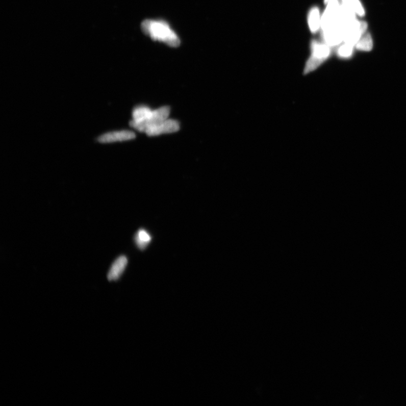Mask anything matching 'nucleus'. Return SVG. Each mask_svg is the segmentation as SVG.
Listing matches in <instances>:
<instances>
[{
  "label": "nucleus",
  "mask_w": 406,
  "mask_h": 406,
  "mask_svg": "<svg viewBox=\"0 0 406 406\" xmlns=\"http://www.w3.org/2000/svg\"><path fill=\"white\" fill-rule=\"evenodd\" d=\"M141 29L144 34L154 41L163 42L171 47H175L180 45V40L177 34L163 20H144Z\"/></svg>",
  "instance_id": "1"
},
{
  "label": "nucleus",
  "mask_w": 406,
  "mask_h": 406,
  "mask_svg": "<svg viewBox=\"0 0 406 406\" xmlns=\"http://www.w3.org/2000/svg\"><path fill=\"white\" fill-rule=\"evenodd\" d=\"M331 47L325 42L316 40L312 42L311 55L304 65L303 73L308 75L316 71L329 58L331 54Z\"/></svg>",
  "instance_id": "2"
},
{
  "label": "nucleus",
  "mask_w": 406,
  "mask_h": 406,
  "mask_svg": "<svg viewBox=\"0 0 406 406\" xmlns=\"http://www.w3.org/2000/svg\"><path fill=\"white\" fill-rule=\"evenodd\" d=\"M170 114V108L168 106H164L152 111L151 114L147 118L141 121L136 122L132 120L130 125L135 130L145 132L149 128L156 126L160 122L167 120Z\"/></svg>",
  "instance_id": "3"
},
{
  "label": "nucleus",
  "mask_w": 406,
  "mask_h": 406,
  "mask_svg": "<svg viewBox=\"0 0 406 406\" xmlns=\"http://www.w3.org/2000/svg\"><path fill=\"white\" fill-rule=\"evenodd\" d=\"M367 23L365 21L355 19L343 28L344 42L355 46L367 30Z\"/></svg>",
  "instance_id": "4"
},
{
  "label": "nucleus",
  "mask_w": 406,
  "mask_h": 406,
  "mask_svg": "<svg viewBox=\"0 0 406 406\" xmlns=\"http://www.w3.org/2000/svg\"><path fill=\"white\" fill-rule=\"evenodd\" d=\"M341 3L339 0H329L322 15L321 29L326 30L338 23V18Z\"/></svg>",
  "instance_id": "5"
},
{
  "label": "nucleus",
  "mask_w": 406,
  "mask_h": 406,
  "mask_svg": "<svg viewBox=\"0 0 406 406\" xmlns=\"http://www.w3.org/2000/svg\"><path fill=\"white\" fill-rule=\"evenodd\" d=\"M180 124L177 121L167 119L159 124L148 128L145 132L148 136H156L166 133H172L179 131Z\"/></svg>",
  "instance_id": "6"
},
{
  "label": "nucleus",
  "mask_w": 406,
  "mask_h": 406,
  "mask_svg": "<svg viewBox=\"0 0 406 406\" xmlns=\"http://www.w3.org/2000/svg\"><path fill=\"white\" fill-rule=\"evenodd\" d=\"M322 31L324 41L330 47L338 46L344 42L343 29L339 24Z\"/></svg>",
  "instance_id": "7"
},
{
  "label": "nucleus",
  "mask_w": 406,
  "mask_h": 406,
  "mask_svg": "<svg viewBox=\"0 0 406 406\" xmlns=\"http://www.w3.org/2000/svg\"><path fill=\"white\" fill-rule=\"evenodd\" d=\"M134 132L130 131H120L105 133L97 138V141L102 143L122 142L133 140L135 138Z\"/></svg>",
  "instance_id": "8"
},
{
  "label": "nucleus",
  "mask_w": 406,
  "mask_h": 406,
  "mask_svg": "<svg viewBox=\"0 0 406 406\" xmlns=\"http://www.w3.org/2000/svg\"><path fill=\"white\" fill-rule=\"evenodd\" d=\"M128 260L125 256H122L117 258L112 265L108 274L110 281L118 280L126 268Z\"/></svg>",
  "instance_id": "9"
},
{
  "label": "nucleus",
  "mask_w": 406,
  "mask_h": 406,
  "mask_svg": "<svg viewBox=\"0 0 406 406\" xmlns=\"http://www.w3.org/2000/svg\"><path fill=\"white\" fill-rule=\"evenodd\" d=\"M321 18L322 15L320 14L318 7H313L310 10L308 17V23L311 33L316 34L320 29H321Z\"/></svg>",
  "instance_id": "10"
},
{
  "label": "nucleus",
  "mask_w": 406,
  "mask_h": 406,
  "mask_svg": "<svg viewBox=\"0 0 406 406\" xmlns=\"http://www.w3.org/2000/svg\"><path fill=\"white\" fill-rule=\"evenodd\" d=\"M135 240L138 248L143 250L150 243L151 237L145 230L140 229L135 235Z\"/></svg>",
  "instance_id": "11"
},
{
  "label": "nucleus",
  "mask_w": 406,
  "mask_h": 406,
  "mask_svg": "<svg viewBox=\"0 0 406 406\" xmlns=\"http://www.w3.org/2000/svg\"><path fill=\"white\" fill-rule=\"evenodd\" d=\"M373 40L371 35L366 33L363 34L360 39L358 41L354 47L356 49L361 51L370 52L373 48Z\"/></svg>",
  "instance_id": "12"
},
{
  "label": "nucleus",
  "mask_w": 406,
  "mask_h": 406,
  "mask_svg": "<svg viewBox=\"0 0 406 406\" xmlns=\"http://www.w3.org/2000/svg\"><path fill=\"white\" fill-rule=\"evenodd\" d=\"M341 4L353 11L357 16L363 17L365 15V8L360 0H341Z\"/></svg>",
  "instance_id": "13"
},
{
  "label": "nucleus",
  "mask_w": 406,
  "mask_h": 406,
  "mask_svg": "<svg viewBox=\"0 0 406 406\" xmlns=\"http://www.w3.org/2000/svg\"><path fill=\"white\" fill-rule=\"evenodd\" d=\"M152 110L148 107L142 106H138L133 111V121L139 122L145 120L150 115Z\"/></svg>",
  "instance_id": "14"
},
{
  "label": "nucleus",
  "mask_w": 406,
  "mask_h": 406,
  "mask_svg": "<svg viewBox=\"0 0 406 406\" xmlns=\"http://www.w3.org/2000/svg\"><path fill=\"white\" fill-rule=\"evenodd\" d=\"M354 47L353 45L344 42V44L340 45L338 48L337 55L341 58H349L353 54Z\"/></svg>",
  "instance_id": "15"
},
{
  "label": "nucleus",
  "mask_w": 406,
  "mask_h": 406,
  "mask_svg": "<svg viewBox=\"0 0 406 406\" xmlns=\"http://www.w3.org/2000/svg\"><path fill=\"white\" fill-rule=\"evenodd\" d=\"M324 3L326 4L329 1V0H324Z\"/></svg>",
  "instance_id": "16"
}]
</instances>
